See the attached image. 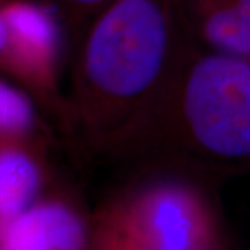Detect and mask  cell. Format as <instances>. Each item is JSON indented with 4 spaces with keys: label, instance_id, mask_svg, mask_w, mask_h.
Listing matches in <instances>:
<instances>
[{
    "label": "cell",
    "instance_id": "obj_1",
    "mask_svg": "<svg viewBox=\"0 0 250 250\" xmlns=\"http://www.w3.org/2000/svg\"><path fill=\"white\" fill-rule=\"evenodd\" d=\"M168 41L166 17L153 0H120L85 45L83 89L110 108L139 103L161 78Z\"/></svg>",
    "mask_w": 250,
    "mask_h": 250
},
{
    "label": "cell",
    "instance_id": "obj_2",
    "mask_svg": "<svg viewBox=\"0 0 250 250\" xmlns=\"http://www.w3.org/2000/svg\"><path fill=\"white\" fill-rule=\"evenodd\" d=\"M181 116L192 146L220 164H250V60L215 53L185 74Z\"/></svg>",
    "mask_w": 250,
    "mask_h": 250
},
{
    "label": "cell",
    "instance_id": "obj_3",
    "mask_svg": "<svg viewBox=\"0 0 250 250\" xmlns=\"http://www.w3.org/2000/svg\"><path fill=\"white\" fill-rule=\"evenodd\" d=\"M139 232L153 250H195L203 233L195 199L178 187H161L139 207Z\"/></svg>",
    "mask_w": 250,
    "mask_h": 250
},
{
    "label": "cell",
    "instance_id": "obj_4",
    "mask_svg": "<svg viewBox=\"0 0 250 250\" xmlns=\"http://www.w3.org/2000/svg\"><path fill=\"white\" fill-rule=\"evenodd\" d=\"M83 225L70 208L43 205L22 211L6 227L4 250H82Z\"/></svg>",
    "mask_w": 250,
    "mask_h": 250
},
{
    "label": "cell",
    "instance_id": "obj_5",
    "mask_svg": "<svg viewBox=\"0 0 250 250\" xmlns=\"http://www.w3.org/2000/svg\"><path fill=\"white\" fill-rule=\"evenodd\" d=\"M203 36L215 52L250 60V0H231L210 10Z\"/></svg>",
    "mask_w": 250,
    "mask_h": 250
},
{
    "label": "cell",
    "instance_id": "obj_6",
    "mask_svg": "<svg viewBox=\"0 0 250 250\" xmlns=\"http://www.w3.org/2000/svg\"><path fill=\"white\" fill-rule=\"evenodd\" d=\"M4 22L25 52L36 62L49 67L57 50V29L50 16L29 4H16L6 10Z\"/></svg>",
    "mask_w": 250,
    "mask_h": 250
},
{
    "label": "cell",
    "instance_id": "obj_7",
    "mask_svg": "<svg viewBox=\"0 0 250 250\" xmlns=\"http://www.w3.org/2000/svg\"><path fill=\"white\" fill-rule=\"evenodd\" d=\"M39 171L28 156L17 150L0 153V215L21 214L35 197Z\"/></svg>",
    "mask_w": 250,
    "mask_h": 250
},
{
    "label": "cell",
    "instance_id": "obj_8",
    "mask_svg": "<svg viewBox=\"0 0 250 250\" xmlns=\"http://www.w3.org/2000/svg\"><path fill=\"white\" fill-rule=\"evenodd\" d=\"M32 121V108L20 92L0 82V131L21 132Z\"/></svg>",
    "mask_w": 250,
    "mask_h": 250
},
{
    "label": "cell",
    "instance_id": "obj_9",
    "mask_svg": "<svg viewBox=\"0 0 250 250\" xmlns=\"http://www.w3.org/2000/svg\"><path fill=\"white\" fill-rule=\"evenodd\" d=\"M7 38H9L7 25H6L4 20L0 17V52L4 49V46H6V43H7Z\"/></svg>",
    "mask_w": 250,
    "mask_h": 250
},
{
    "label": "cell",
    "instance_id": "obj_10",
    "mask_svg": "<svg viewBox=\"0 0 250 250\" xmlns=\"http://www.w3.org/2000/svg\"><path fill=\"white\" fill-rule=\"evenodd\" d=\"M72 1H77V3H83V4H92V3H98L102 0H72Z\"/></svg>",
    "mask_w": 250,
    "mask_h": 250
},
{
    "label": "cell",
    "instance_id": "obj_11",
    "mask_svg": "<svg viewBox=\"0 0 250 250\" xmlns=\"http://www.w3.org/2000/svg\"><path fill=\"white\" fill-rule=\"evenodd\" d=\"M134 250H153V249H150V248H136V249Z\"/></svg>",
    "mask_w": 250,
    "mask_h": 250
}]
</instances>
